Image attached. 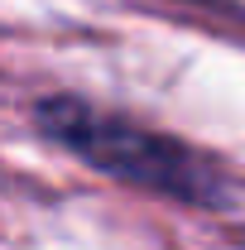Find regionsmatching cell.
I'll list each match as a JSON object with an SVG mask.
<instances>
[{
	"mask_svg": "<svg viewBox=\"0 0 245 250\" xmlns=\"http://www.w3.org/2000/svg\"><path fill=\"white\" fill-rule=\"evenodd\" d=\"M34 125L62 145L72 159H82L87 168L116 178V183L159 192L168 202L202 207V212H236L241 207V188L236 178L216 164L212 154L192 149L178 135H163L149 125L101 111L82 96H43L34 101Z\"/></svg>",
	"mask_w": 245,
	"mask_h": 250,
	"instance_id": "obj_1",
	"label": "cell"
},
{
	"mask_svg": "<svg viewBox=\"0 0 245 250\" xmlns=\"http://www.w3.org/2000/svg\"><path fill=\"white\" fill-rule=\"evenodd\" d=\"M192 5H202V0H192Z\"/></svg>",
	"mask_w": 245,
	"mask_h": 250,
	"instance_id": "obj_2",
	"label": "cell"
}]
</instances>
